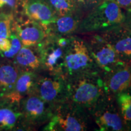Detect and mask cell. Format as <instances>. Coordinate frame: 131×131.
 Masks as SVG:
<instances>
[{
  "instance_id": "cell-9",
  "label": "cell",
  "mask_w": 131,
  "mask_h": 131,
  "mask_svg": "<svg viewBox=\"0 0 131 131\" xmlns=\"http://www.w3.org/2000/svg\"><path fill=\"white\" fill-rule=\"evenodd\" d=\"M96 66L101 73L109 71L123 61L119 60L111 44L100 33L86 39Z\"/></svg>"
},
{
  "instance_id": "cell-21",
  "label": "cell",
  "mask_w": 131,
  "mask_h": 131,
  "mask_svg": "<svg viewBox=\"0 0 131 131\" xmlns=\"http://www.w3.org/2000/svg\"><path fill=\"white\" fill-rule=\"evenodd\" d=\"M0 14L13 15L23 14L21 0H0Z\"/></svg>"
},
{
  "instance_id": "cell-10",
  "label": "cell",
  "mask_w": 131,
  "mask_h": 131,
  "mask_svg": "<svg viewBox=\"0 0 131 131\" xmlns=\"http://www.w3.org/2000/svg\"><path fill=\"white\" fill-rule=\"evenodd\" d=\"M13 32L20 40L22 45L27 47H36L46 37L45 28L38 23L22 14L14 18Z\"/></svg>"
},
{
  "instance_id": "cell-18",
  "label": "cell",
  "mask_w": 131,
  "mask_h": 131,
  "mask_svg": "<svg viewBox=\"0 0 131 131\" xmlns=\"http://www.w3.org/2000/svg\"><path fill=\"white\" fill-rule=\"evenodd\" d=\"M20 70L13 61L0 63V98H5L12 93Z\"/></svg>"
},
{
  "instance_id": "cell-25",
  "label": "cell",
  "mask_w": 131,
  "mask_h": 131,
  "mask_svg": "<svg viewBox=\"0 0 131 131\" xmlns=\"http://www.w3.org/2000/svg\"><path fill=\"white\" fill-rule=\"evenodd\" d=\"M115 3L125 12H131V0H111Z\"/></svg>"
},
{
  "instance_id": "cell-5",
  "label": "cell",
  "mask_w": 131,
  "mask_h": 131,
  "mask_svg": "<svg viewBox=\"0 0 131 131\" xmlns=\"http://www.w3.org/2000/svg\"><path fill=\"white\" fill-rule=\"evenodd\" d=\"M70 37L47 35L45 40L37 46L42 70L49 74L63 75L66 48Z\"/></svg>"
},
{
  "instance_id": "cell-6",
  "label": "cell",
  "mask_w": 131,
  "mask_h": 131,
  "mask_svg": "<svg viewBox=\"0 0 131 131\" xmlns=\"http://www.w3.org/2000/svg\"><path fill=\"white\" fill-rule=\"evenodd\" d=\"M101 131L126 130L114 96L106 94L88 111Z\"/></svg>"
},
{
  "instance_id": "cell-1",
  "label": "cell",
  "mask_w": 131,
  "mask_h": 131,
  "mask_svg": "<svg viewBox=\"0 0 131 131\" xmlns=\"http://www.w3.org/2000/svg\"><path fill=\"white\" fill-rule=\"evenodd\" d=\"M68 101L89 111L106 95L102 75L95 71L68 78Z\"/></svg>"
},
{
  "instance_id": "cell-12",
  "label": "cell",
  "mask_w": 131,
  "mask_h": 131,
  "mask_svg": "<svg viewBox=\"0 0 131 131\" xmlns=\"http://www.w3.org/2000/svg\"><path fill=\"white\" fill-rule=\"evenodd\" d=\"M24 123L20 104L1 98L0 100V130H29Z\"/></svg>"
},
{
  "instance_id": "cell-17",
  "label": "cell",
  "mask_w": 131,
  "mask_h": 131,
  "mask_svg": "<svg viewBox=\"0 0 131 131\" xmlns=\"http://www.w3.org/2000/svg\"><path fill=\"white\" fill-rule=\"evenodd\" d=\"M13 63L21 71L37 72L42 70L40 54L38 47L23 46L18 53L13 58Z\"/></svg>"
},
{
  "instance_id": "cell-20",
  "label": "cell",
  "mask_w": 131,
  "mask_h": 131,
  "mask_svg": "<svg viewBox=\"0 0 131 131\" xmlns=\"http://www.w3.org/2000/svg\"><path fill=\"white\" fill-rule=\"evenodd\" d=\"M58 16L80 10L73 0H47Z\"/></svg>"
},
{
  "instance_id": "cell-2",
  "label": "cell",
  "mask_w": 131,
  "mask_h": 131,
  "mask_svg": "<svg viewBox=\"0 0 131 131\" xmlns=\"http://www.w3.org/2000/svg\"><path fill=\"white\" fill-rule=\"evenodd\" d=\"M126 13L111 0H103L82 18L77 32L101 33L123 25Z\"/></svg>"
},
{
  "instance_id": "cell-4",
  "label": "cell",
  "mask_w": 131,
  "mask_h": 131,
  "mask_svg": "<svg viewBox=\"0 0 131 131\" xmlns=\"http://www.w3.org/2000/svg\"><path fill=\"white\" fill-rule=\"evenodd\" d=\"M100 72L96 66L85 39L70 37L66 48L63 75L67 78L91 72Z\"/></svg>"
},
{
  "instance_id": "cell-11",
  "label": "cell",
  "mask_w": 131,
  "mask_h": 131,
  "mask_svg": "<svg viewBox=\"0 0 131 131\" xmlns=\"http://www.w3.org/2000/svg\"><path fill=\"white\" fill-rule=\"evenodd\" d=\"M102 75L106 94L115 96L131 85V64L123 62Z\"/></svg>"
},
{
  "instance_id": "cell-8",
  "label": "cell",
  "mask_w": 131,
  "mask_h": 131,
  "mask_svg": "<svg viewBox=\"0 0 131 131\" xmlns=\"http://www.w3.org/2000/svg\"><path fill=\"white\" fill-rule=\"evenodd\" d=\"M54 106L36 94L24 98L20 102V109L24 123L30 130L47 123L51 118Z\"/></svg>"
},
{
  "instance_id": "cell-14",
  "label": "cell",
  "mask_w": 131,
  "mask_h": 131,
  "mask_svg": "<svg viewBox=\"0 0 131 131\" xmlns=\"http://www.w3.org/2000/svg\"><path fill=\"white\" fill-rule=\"evenodd\" d=\"M23 14L44 28L58 17L47 0H21Z\"/></svg>"
},
{
  "instance_id": "cell-16",
  "label": "cell",
  "mask_w": 131,
  "mask_h": 131,
  "mask_svg": "<svg viewBox=\"0 0 131 131\" xmlns=\"http://www.w3.org/2000/svg\"><path fill=\"white\" fill-rule=\"evenodd\" d=\"M38 75L37 72H34L21 71L12 93L5 98L20 104L24 98L35 94Z\"/></svg>"
},
{
  "instance_id": "cell-3",
  "label": "cell",
  "mask_w": 131,
  "mask_h": 131,
  "mask_svg": "<svg viewBox=\"0 0 131 131\" xmlns=\"http://www.w3.org/2000/svg\"><path fill=\"white\" fill-rule=\"evenodd\" d=\"M91 118L86 109L66 101L54 106L51 118L47 123L43 130H86Z\"/></svg>"
},
{
  "instance_id": "cell-23",
  "label": "cell",
  "mask_w": 131,
  "mask_h": 131,
  "mask_svg": "<svg viewBox=\"0 0 131 131\" xmlns=\"http://www.w3.org/2000/svg\"><path fill=\"white\" fill-rule=\"evenodd\" d=\"M9 39L11 41V47L8 51L1 52L0 55L3 58L7 59H13L18 53L23 45L20 40L15 33L13 32Z\"/></svg>"
},
{
  "instance_id": "cell-26",
  "label": "cell",
  "mask_w": 131,
  "mask_h": 131,
  "mask_svg": "<svg viewBox=\"0 0 131 131\" xmlns=\"http://www.w3.org/2000/svg\"><path fill=\"white\" fill-rule=\"evenodd\" d=\"M11 47L9 38H0V53L8 51Z\"/></svg>"
},
{
  "instance_id": "cell-24",
  "label": "cell",
  "mask_w": 131,
  "mask_h": 131,
  "mask_svg": "<svg viewBox=\"0 0 131 131\" xmlns=\"http://www.w3.org/2000/svg\"><path fill=\"white\" fill-rule=\"evenodd\" d=\"M78 9L82 12L89 11L103 0H73Z\"/></svg>"
},
{
  "instance_id": "cell-27",
  "label": "cell",
  "mask_w": 131,
  "mask_h": 131,
  "mask_svg": "<svg viewBox=\"0 0 131 131\" xmlns=\"http://www.w3.org/2000/svg\"><path fill=\"white\" fill-rule=\"evenodd\" d=\"M126 17L123 24V27L131 34V12H125Z\"/></svg>"
},
{
  "instance_id": "cell-7",
  "label": "cell",
  "mask_w": 131,
  "mask_h": 131,
  "mask_svg": "<svg viewBox=\"0 0 131 131\" xmlns=\"http://www.w3.org/2000/svg\"><path fill=\"white\" fill-rule=\"evenodd\" d=\"M38 75L35 94L52 105L68 101V78L64 75Z\"/></svg>"
},
{
  "instance_id": "cell-15",
  "label": "cell",
  "mask_w": 131,
  "mask_h": 131,
  "mask_svg": "<svg viewBox=\"0 0 131 131\" xmlns=\"http://www.w3.org/2000/svg\"><path fill=\"white\" fill-rule=\"evenodd\" d=\"M83 12L77 10L72 14L59 16L45 29L46 35L64 37L73 35L77 32L80 23L83 18Z\"/></svg>"
},
{
  "instance_id": "cell-22",
  "label": "cell",
  "mask_w": 131,
  "mask_h": 131,
  "mask_svg": "<svg viewBox=\"0 0 131 131\" xmlns=\"http://www.w3.org/2000/svg\"><path fill=\"white\" fill-rule=\"evenodd\" d=\"M14 16L0 14V38H9L13 32Z\"/></svg>"
},
{
  "instance_id": "cell-13",
  "label": "cell",
  "mask_w": 131,
  "mask_h": 131,
  "mask_svg": "<svg viewBox=\"0 0 131 131\" xmlns=\"http://www.w3.org/2000/svg\"><path fill=\"white\" fill-rule=\"evenodd\" d=\"M100 34L111 44L121 61L131 64L130 33L122 25Z\"/></svg>"
},
{
  "instance_id": "cell-19",
  "label": "cell",
  "mask_w": 131,
  "mask_h": 131,
  "mask_svg": "<svg viewBox=\"0 0 131 131\" xmlns=\"http://www.w3.org/2000/svg\"><path fill=\"white\" fill-rule=\"evenodd\" d=\"M126 130H131V85L114 96Z\"/></svg>"
}]
</instances>
